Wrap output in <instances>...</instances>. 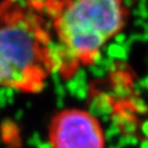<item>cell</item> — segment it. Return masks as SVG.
I'll return each instance as SVG.
<instances>
[{
	"label": "cell",
	"mask_w": 148,
	"mask_h": 148,
	"mask_svg": "<svg viewBox=\"0 0 148 148\" xmlns=\"http://www.w3.org/2000/svg\"><path fill=\"white\" fill-rule=\"evenodd\" d=\"M40 7L53 36L57 73L66 80L97 62L130 16L123 0H40Z\"/></svg>",
	"instance_id": "obj_1"
},
{
	"label": "cell",
	"mask_w": 148,
	"mask_h": 148,
	"mask_svg": "<svg viewBox=\"0 0 148 148\" xmlns=\"http://www.w3.org/2000/svg\"><path fill=\"white\" fill-rule=\"evenodd\" d=\"M57 73L55 44L40 0L0 2V88L35 95Z\"/></svg>",
	"instance_id": "obj_2"
},
{
	"label": "cell",
	"mask_w": 148,
	"mask_h": 148,
	"mask_svg": "<svg viewBox=\"0 0 148 148\" xmlns=\"http://www.w3.org/2000/svg\"><path fill=\"white\" fill-rule=\"evenodd\" d=\"M47 140L51 148H105L106 136L101 121L88 110L65 108L49 119Z\"/></svg>",
	"instance_id": "obj_3"
}]
</instances>
